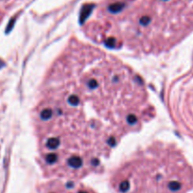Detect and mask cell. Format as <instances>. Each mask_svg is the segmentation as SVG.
<instances>
[{
	"label": "cell",
	"mask_w": 193,
	"mask_h": 193,
	"mask_svg": "<svg viewBox=\"0 0 193 193\" xmlns=\"http://www.w3.org/2000/svg\"><path fill=\"white\" fill-rule=\"evenodd\" d=\"M142 78L97 45L73 40L46 72L32 112L48 179L80 181L153 117Z\"/></svg>",
	"instance_id": "obj_1"
},
{
	"label": "cell",
	"mask_w": 193,
	"mask_h": 193,
	"mask_svg": "<svg viewBox=\"0 0 193 193\" xmlns=\"http://www.w3.org/2000/svg\"><path fill=\"white\" fill-rule=\"evenodd\" d=\"M175 105L182 128L193 139V66L178 86Z\"/></svg>",
	"instance_id": "obj_3"
},
{
	"label": "cell",
	"mask_w": 193,
	"mask_h": 193,
	"mask_svg": "<svg viewBox=\"0 0 193 193\" xmlns=\"http://www.w3.org/2000/svg\"><path fill=\"white\" fill-rule=\"evenodd\" d=\"M38 193H96L80 183V181L49 179L42 185Z\"/></svg>",
	"instance_id": "obj_4"
},
{
	"label": "cell",
	"mask_w": 193,
	"mask_h": 193,
	"mask_svg": "<svg viewBox=\"0 0 193 193\" xmlns=\"http://www.w3.org/2000/svg\"><path fill=\"white\" fill-rule=\"evenodd\" d=\"M117 193H189L193 168L175 145L156 141L137 150L114 171Z\"/></svg>",
	"instance_id": "obj_2"
}]
</instances>
